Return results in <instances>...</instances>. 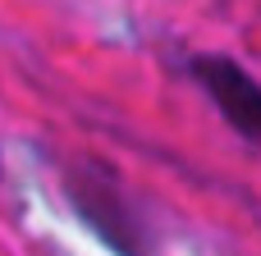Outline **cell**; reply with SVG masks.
<instances>
[{"mask_svg": "<svg viewBox=\"0 0 261 256\" xmlns=\"http://www.w3.org/2000/svg\"><path fill=\"white\" fill-rule=\"evenodd\" d=\"M64 192L73 202V211L83 215V224L119 256H151V238L138 220V211L128 206L124 188L115 183V174L96 169V165H73L64 179Z\"/></svg>", "mask_w": 261, "mask_h": 256, "instance_id": "obj_1", "label": "cell"}, {"mask_svg": "<svg viewBox=\"0 0 261 256\" xmlns=\"http://www.w3.org/2000/svg\"><path fill=\"white\" fill-rule=\"evenodd\" d=\"M193 78L197 87L211 96V105L243 133L261 142V82L252 73H243L229 55H197L193 60Z\"/></svg>", "mask_w": 261, "mask_h": 256, "instance_id": "obj_2", "label": "cell"}]
</instances>
